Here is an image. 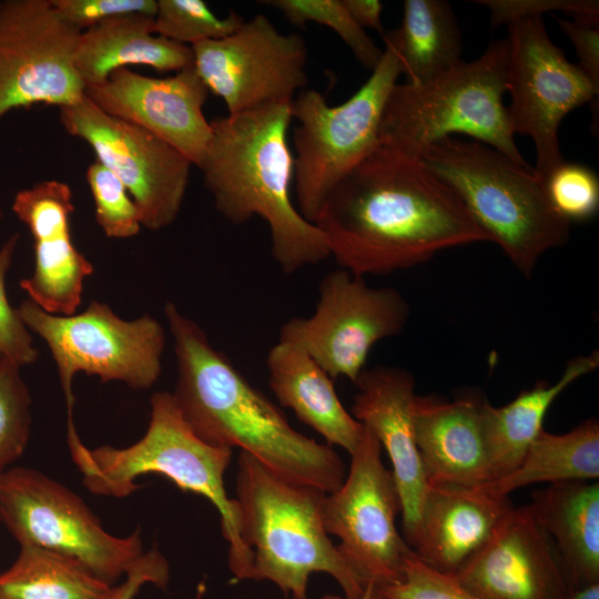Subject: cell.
Returning a JSON list of instances; mask_svg holds the SVG:
<instances>
[{
  "label": "cell",
  "instance_id": "obj_6",
  "mask_svg": "<svg viewBox=\"0 0 599 599\" xmlns=\"http://www.w3.org/2000/svg\"><path fill=\"white\" fill-rule=\"evenodd\" d=\"M419 160L455 191L524 276H531L547 251L569 240L570 222L552 209L545 180L530 164L456 136L433 143Z\"/></svg>",
  "mask_w": 599,
  "mask_h": 599
},
{
  "label": "cell",
  "instance_id": "obj_25",
  "mask_svg": "<svg viewBox=\"0 0 599 599\" xmlns=\"http://www.w3.org/2000/svg\"><path fill=\"white\" fill-rule=\"evenodd\" d=\"M154 17H118L81 31L74 53L75 69L85 88L103 83L129 65H148L160 72L193 65L190 45L158 35Z\"/></svg>",
  "mask_w": 599,
  "mask_h": 599
},
{
  "label": "cell",
  "instance_id": "obj_27",
  "mask_svg": "<svg viewBox=\"0 0 599 599\" xmlns=\"http://www.w3.org/2000/svg\"><path fill=\"white\" fill-rule=\"evenodd\" d=\"M383 37L410 84L430 81L463 61L461 32L445 0H405L400 26Z\"/></svg>",
  "mask_w": 599,
  "mask_h": 599
},
{
  "label": "cell",
  "instance_id": "obj_13",
  "mask_svg": "<svg viewBox=\"0 0 599 599\" xmlns=\"http://www.w3.org/2000/svg\"><path fill=\"white\" fill-rule=\"evenodd\" d=\"M509 123L514 134L528 135L536 148L535 170L545 177L565 162L559 126L573 109L598 105L599 90L549 38L542 18L507 24Z\"/></svg>",
  "mask_w": 599,
  "mask_h": 599
},
{
  "label": "cell",
  "instance_id": "obj_26",
  "mask_svg": "<svg viewBox=\"0 0 599 599\" xmlns=\"http://www.w3.org/2000/svg\"><path fill=\"white\" fill-rule=\"evenodd\" d=\"M599 366V353L570 359L560 378L551 385L540 383L522 390L514 400L495 407L485 400L483 424L490 481L511 473L544 429V418L554 400L573 382Z\"/></svg>",
  "mask_w": 599,
  "mask_h": 599
},
{
  "label": "cell",
  "instance_id": "obj_9",
  "mask_svg": "<svg viewBox=\"0 0 599 599\" xmlns=\"http://www.w3.org/2000/svg\"><path fill=\"white\" fill-rule=\"evenodd\" d=\"M18 311L28 329L50 349L68 412H73L72 380L78 373L103 383L123 382L133 389L152 387L161 375L165 331L149 314L126 321L99 301L71 315L47 313L30 300Z\"/></svg>",
  "mask_w": 599,
  "mask_h": 599
},
{
  "label": "cell",
  "instance_id": "obj_37",
  "mask_svg": "<svg viewBox=\"0 0 599 599\" xmlns=\"http://www.w3.org/2000/svg\"><path fill=\"white\" fill-rule=\"evenodd\" d=\"M490 10V22L497 27L521 18H541L546 12L562 11L572 20L598 26L599 2L593 0H478Z\"/></svg>",
  "mask_w": 599,
  "mask_h": 599
},
{
  "label": "cell",
  "instance_id": "obj_40",
  "mask_svg": "<svg viewBox=\"0 0 599 599\" xmlns=\"http://www.w3.org/2000/svg\"><path fill=\"white\" fill-rule=\"evenodd\" d=\"M560 30L570 39L579 59L578 67L599 90V28L572 19L557 18Z\"/></svg>",
  "mask_w": 599,
  "mask_h": 599
},
{
  "label": "cell",
  "instance_id": "obj_39",
  "mask_svg": "<svg viewBox=\"0 0 599 599\" xmlns=\"http://www.w3.org/2000/svg\"><path fill=\"white\" fill-rule=\"evenodd\" d=\"M124 577L119 586H113L109 599H133L146 583L166 588L170 566L165 557L156 548H152L140 556Z\"/></svg>",
  "mask_w": 599,
  "mask_h": 599
},
{
  "label": "cell",
  "instance_id": "obj_41",
  "mask_svg": "<svg viewBox=\"0 0 599 599\" xmlns=\"http://www.w3.org/2000/svg\"><path fill=\"white\" fill-rule=\"evenodd\" d=\"M343 4L356 21L365 29H373L384 35L382 22L383 3L378 0H342Z\"/></svg>",
  "mask_w": 599,
  "mask_h": 599
},
{
  "label": "cell",
  "instance_id": "obj_8",
  "mask_svg": "<svg viewBox=\"0 0 599 599\" xmlns=\"http://www.w3.org/2000/svg\"><path fill=\"white\" fill-rule=\"evenodd\" d=\"M365 83L345 102L331 106L304 89L292 101L294 187L297 209L314 223L331 191L379 144V125L390 91L402 74L392 44Z\"/></svg>",
  "mask_w": 599,
  "mask_h": 599
},
{
  "label": "cell",
  "instance_id": "obj_36",
  "mask_svg": "<svg viewBox=\"0 0 599 599\" xmlns=\"http://www.w3.org/2000/svg\"><path fill=\"white\" fill-rule=\"evenodd\" d=\"M376 590L385 599H479L453 573L428 566L414 551L406 560L402 578Z\"/></svg>",
  "mask_w": 599,
  "mask_h": 599
},
{
  "label": "cell",
  "instance_id": "obj_14",
  "mask_svg": "<svg viewBox=\"0 0 599 599\" xmlns=\"http://www.w3.org/2000/svg\"><path fill=\"white\" fill-rule=\"evenodd\" d=\"M80 33L52 0L0 1V119L16 109L61 108L84 98L74 63Z\"/></svg>",
  "mask_w": 599,
  "mask_h": 599
},
{
  "label": "cell",
  "instance_id": "obj_15",
  "mask_svg": "<svg viewBox=\"0 0 599 599\" xmlns=\"http://www.w3.org/2000/svg\"><path fill=\"white\" fill-rule=\"evenodd\" d=\"M64 131L84 141L135 202L142 227L160 231L177 217L192 162L146 130L106 114L85 95L59 108Z\"/></svg>",
  "mask_w": 599,
  "mask_h": 599
},
{
  "label": "cell",
  "instance_id": "obj_33",
  "mask_svg": "<svg viewBox=\"0 0 599 599\" xmlns=\"http://www.w3.org/2000/svg\"><path fill=\"white\" fill-rule=\"evenodd\" d=\"M95 220L110 238H130L141 231V214L121 180L105 165L94 160L85 171Z\"/></svg>",
  "mask_w": 599,
  "mask_h": 599
},
{
  "label": "cell",
  "instance_id": "obj_11",
  "mask_svg": "<svg viewBox=\"0 0 599 599\" xmlns=\"http://www.w3.org/2000/svg\"><path fill=\"white\" fill-rule=\"evenodd\" d=\"M382 451L364 426L343 484L323 502L327 534L338 539L337 549L368 590L398 581L413 552L396 526L400 499Z\"/></svg>",
  "mask_w": 599,
  "mask_h": 599
},
{
  "label": "cell",
  "instance_id": "obj_19",
  "mask_svg": "<svg viewBox=\"0 0 599 599\" xmlns=\"http://www.w3.org/2000/svg\"><path fill=\"white\" fill-rule=\"evenodd\" d=\"M11 209L33 238V272L20 280V287L47 313L74 314L94 267L71 240L70 185L59 180L37 182L16 193Z\"/></svg>",
  "mask_w": 599,
  "mask_h": 599
},
{
  "label": "cell",
  "instance_id": "obj_17",
  "mask_svg": "<svg viewBox=\"0 0 599 599\" xmlns=\"http://www.w3.org/2000/svg\"><path fill=\"white\" fill-rule=\"evenodd\" d=\"M207 94L193 65L167 78L121 68L103 83L84 90V95L100 110L146 130L196 166L212 134L203 113Z\"/></svg>",
  "mask_w": 599,
  "mask_h": 599
},
{
  "label": "cell",
  "instance_id": "obj_30",
  "mask_svg": "<svg viewBox=\"0 0 599 599\" xmlns=\"http://www.w3.org/2000/svg\"><path fill=\"white\" fill-rule=\"evenodd\" d=\"M258 3L276 9L292 24L314 22L328 27L367 70L373 71L382 59L383 49L356 23L342 0H263Z\"/></svg>",
  "mask_w": 599,
  "mask_h": 599
},
{
  "label": "cell",
  "instance_id": "obj_44",
  "mask_svg": "<svg viewBox=\"0 0 599 599\" xmlns=\"http://www.w3.org/2000/svg\"><path fill=\"white\" fill-rule=\"evenodd\" d=\"M319 599H347V598L345 596H338V595H324Z\"/></svg>",
  "mask_w": 599,
  "mask_h": 599
},
{
  "label": "cell",
  "instance_id": "obj_21",
  "mask_svg": "<svg viewBox=\"0 0 599 599\" xmlns=\"http://www.w3.org/2000/svg\"><path fill=\"white\" fill-rule=\"evenodd\" d=\"M479 396L448 402L415 395L413 424L428 485L480 486L490 481Z\"/></svg>",
  "mask_w": 599,
  "mask_h": 599
},
{
  "label": "cell",
  "instance_id": "obj_32",
  "mask_svg": "<svg viewBox=\"0 0 599 599\" xmlns=\"http://www.w3.org/2000/svg\"><path fill=\"white\" fill-rule=\"evenodd\" d=\"M20 368L0 357V475L22 456L31 433V395Z\"/></svg>",
  "mask_w": 599,
  "mask_h": 599
},
{
  "label": "cell",
  "instance_id": "obj_20",
  "mask_svg": "<svg viewBox=\"0 0 599 599\" xmlns=\"http://www.w3.org/2000/svg\"><path fill=\"white\" fill-rule=\"evenodd\" d=\"M355 385L351 414L388 455L400 499L403 537L412 548L428 489L413 424L415 379L403 368L378 365L364 369Z\"/></svg>",
  "mask_w": 599,
  "mask_h": 599
},
{
  "label": "cell",
  "instance_id": "obj_16",
  "mask_svg": "<svg viewBox=\"0 0 599 599\" xmlns=\"http://www.w3.org/2000/svg\"><path fill=\"white\" fill-rule=\"evenodd\" d=\"M193 67L229 115L292 101L306 89L307 48L297 33L283 34L257 14L232 34L191 45Z\"/></svg>",
  "mask_w": 599,
  "mask_h": 599
},
{
  "label": "cell",
  "instance_id": "obj_34",
  "mask_svg": "<svg viewBox=\"0 0 599 599\" xmlns=\"http://www.w3.org/2000/svg\"><path fill=\"white\" fill-rule=\"evenodd\" d=\"M552 209L568 222L593 217L599 209V179L585 164L562 162L545 177Z\"/></svg>",
  "mask_w": 599,
  "mask_h": 599
},
{
  "label": "cell",
  "instance_id": "obj_5",
  "mask_svg": "<svg viewBox=\"0 0 599 599\" xmlns=\"http://www.w3.org/2000/svg\"><path fill=\"white\" fill-rule=\"evenodd\" d=\"M325 495L240 451L234 499L241 538L252 556V580L271 581L292 599H307L311 575L324 572L347 599L366 598L369 590L326 531Z\"/></svg>",
  "mask_w": 599,
  "mask_h": 599
},
{
  "label": "cell",
  "instance_id": "obj_38",
  "mask_svg": "<svg viewBox=\"0 0 599 599\" xmlns=\"http://www.w3.org/2000/svg\"><path fill=\"white\" fill-rule=\"evenodd\" d=\"M52 3L63 19L81 31L118 17H155L158 8L156 0H52Z\"/></svg>",
  "mask_w": 599,
  "mask_h": 599
},
{
  "label": "cell",
  "instance_id": "obj_18",
  "mask_svg": "<svg viewBox=\"0 0 599 599\" xmlns=\"http://www.w3.org/2000/svg\"><path fill=\"white\" fill-rule=\"evenodd\" d=\"M453 575L479 599H567L571 590L551 539L527 505L514 507Z\"/></svg>",
  "mask_w": 599,
  "mask_h": 599
},
{
  "label": "cell",
  "instance_id": "obj_4",
  "mask_svg": "<svg viewBox=\"0 0 599 599\" xmlns=\"http://www.w3.org/2000/svg\"><path fill=\"white\" fill-rule=\"evenodd\" d=\"M67 436L72 459L91 493L126 497L140 487L135 478L159 474L180 489L210 500L221 518L231 572L236 580L251 578L252 556L241 538L237 504L224 485L233 449L201 439L185 420L173 393L152 395L148 429L129 447L88 448L77 433L73 416H68Z\"/></svg>",
  "mask_w": 599,
  "mask_h": 599
},
{
  "label": "cell",
  "instance_id": "obj_28",
  "mask_svg": "<svg viewBox=\"0 0 599 599\" xmlns=\"http://www.w3.org/2000/svg\"><path fill=\"white\" fill-rule=\"evenodd\" d=\"M599 478V424L588 419L565 434L542 429L519 465L508 475L481 485L497 496L538 483Z\"/></svg>",
  "mask_w": 599,
  "mask_h": 599
},
{
  "label": "cell",
  "instance_id": "obj_12",
  "mask_svg": "<svg viewBox=\"0 0 599 599\" xmlns=\"http://www.w3.org/2000/svg\"><path fill=\"white\" fill-rule=\"evenodd\" d=\"M408 318V303L396 288L369 286L341 268L322 280L314 313L285 322L278 341L304 349L333 379L355 384L373 346L399 334Z\"/></svg>",
  "mask_w": 599,
  "mask_h": 599
},
{
  "label": "cell",
  "instance_id": "obj_22",
  "mask_svg": "<svg viewBox=\"0 0 599 599\" xmlns=\"http://www.w3.org/2000/svg\"><path fill=\"white\" fill-rule=\"evenodd\" d=\"M514 508L480 486L428 485L412 546L428 566L455 573Z\"/></svg>",
  "mask_w": 599,
  "mask_h": 599
},
{
  "label": "cell",
  "instance_id": "obj_10",
  "mask_svg": "<svg viewBox=\"0 0 599 599\" xmlns=\"http://www.w3.org/2000/svg\"><path fill=\"white\" fill-rule=\"evenodd\" d=\"M0 520L20 546L71 558L112 586L144 552L139 530L109 534L78 495L32 468L0 475Z\"/></svg>",
  "mask_w": 599,
  "mask_h": 599
},
{
  "label": "cell",
  "instance_id": "obj_23",
  "mask_svg": "<svg viewBox=\"0 0 599 599\" xmlns=\"http://www.w3.org/2000/svg\"><path fill=\"white\" fill-rule=\"evenodd\" d=\"M266 368L270 387L283 407L326 444L349 455L355 450L364 426L341 403L333 378L304 349L278 341L267 353Z\"/></svg>",
  "mask_w": 599,
  "mask_h": 599
},
{
  "label": "cell",
  "instance_id": "obj_35",
  "mask_svg": "<svg viewBox=\"0 0 599 599\" xmlns=\"http://www.w3.org/2000/svg\"><path fill=\"white\" fill-rule=\"evenodd\" d=\"M19 234L10 235L0 246V357L7 358L20 367L38 359L39 351L34 346L31 332L23 323L18 307L8 298L6 277L12 264L19 243Z\"/></svg>",
  "mask_w": 599,
  "mask_h": 599
},
{
  "label": "cell",
  "instance_id": "obj_43",
  "mask_svg": "<svg viewBox=\"0 0 599 599\" xmlns=\"http://www.w3.org/2000/svg\"><path fill=\"white\" fill-rule=\"evenodd\" d=\"M365 599H385L376 589L368 591Z\"/></svg>",
  "mask_w": 599,
  "mask_h": 599
},
{
  "label": "cell",
  "instance_id": "obj_29",
  "mask_svg": "<svg viewBox=\"0 0 599 599\" xmlns=\"http://www.w3.org/2000/svg\"><path fill=\"white\" fill-rule=\"evenodd\" d=\"M112 588L80 562L32 546H20L0 573V599H109Z\"/></svg>",
  "mask_w": 599,
  "mask_h": 599
},
{
  "label": "cell",
  "instance_id": "obj_3",
  "mask_svg": "<svg viewBox=\"0 0 599 599\" xmlns=\"http://www.w3.org/2000/svg\"><path fill=\"white\" fill-rule=\"evenodd\" d=\"M292 101L211 120V140L197 165L225 220L241 225L257 216L266 222L272 257L286 274L331 256L324 235L301 214L291 196L294 154L287 132Z\"/></svg>",
  "mask_w": 599,
  "mask_h": 599
},
{
  "label": "cell",
  "instance_id": "obj_2",
  "mask_svg": "<svg viewBox=\"0 0 599 599\" xmlns=\"http://www.w3.org/2000/svg\"><path fill=\"white\" fill-rule=\"evenodd\" d=\"M164 314L177 365L173 395L201 439L238 448L278 475L325 493L341 487L347 469L333 446L295 429L174 303L165 304Z\"/></svg>",
  "mask_w": 599,
  "mask_h": 599
},
{
  "label": "cell",
  "instance_id": "obj_7",
  "mask_svg": "<svg viewBox=\"0 0 599 599\" xmlns=\"http://www.w3.org/2000/svg\"><path fill=\"white\" fill-rule=\"evenodd\" d=\"M508 39L493 41L474 61L464 60L419 84L396 83L379 125V144L412 159L456 134L487 144L528 165L515 142L502 97L508 91Z\"/></svg>",
  "mask_w": 599,
  "mask_h": 599
},
{
  "label": "cell",
  "instance_id": "obj_45",
  "mask_svg": "<svg viewBox=\"0 0 599 599\" xmlns=\"http://www.w3.org/2000/svg\"><path fill=\"white\" fill-rule=\"evenodd\" d=\"M2 217H3V214H2V210L0 207V227H1Z\"/></svg>",
  "mask_w": 599,
  "mask_h": 599
},
{
  "label": "cell",
  "instance_id": "obj_1",
  "mask_svg": "<svg viewBox=\"0 0 599 599\" xmlns=\"http://www.w3.org/2000/svg\"><path fill=\"white\" fill-rule=\"evenodd\" d=\"M314 224L339 267L359 276L489 241L445 181L419 159L380 144L331 191Z\"/></svg>",
  "mask_w": 599,
  "mask_h": 599
},
{
  "label": "cell",
  "instance_id": "obj_31",
  "mask_svg": "<svg viewBox=\"0 0 599 599\" xmlns=\"http://www.w3.org/2000/svg\"><path fill=\"white\" fill-rule=\"evenodd\" d=\"M156 1L154 33L190 47L197 42L225 38L244 22L234 11L220 18L203 0Z\"/></svg>",
  "mask_w": 599,
  "mask_h": 599
},
{
  "label": "cell",
  "instance_id": "obj_24",
  "mask_svg": "<svg viewBox=\"0 0 599 599\" xmlns=\"http://www.w3.org/2000/svg\"><path fill=\"white\" fill-rule=\"evenodd\" d=\"M551 539L570 589L599 583V484L572 480L531 493L527 505Z\"/></svg>",
  "mask_w": 599,
  "mask_h": 599
},
{
  "label": "cell",
  "instance_id": "obj_42",
  "mask_svg": "<svg viewBox=\"0 0 599 599\" xmlns=\"http://www.w3.org/2000/svg\"><path fill=\"white\" fill-rule=\"evenodd\" d=\"M567 599H599V583L571 589Z\"/></svg>",
  "mask_w": 599,
  "mask_h": 599
}]
</instances>
